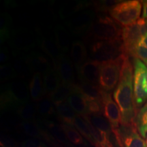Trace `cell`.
<instances>
[{
	"instance_id": "cell-39",
	"label": "cell",
	"mask_w": 147,
	"mask_h": 147,
	"mask_svg": "<svg viewBox=\"0 0 147 147\" xmlns=\"http://www.w3.org/2000/svg\"><path fill=\"white\" fill-rule=\"evenodd\" d=\"M139 43L142 46H144V47H146L147 49V34H145L144 36L142 37V39H141Z\"/></svg>"
},
{
	"instance_id": "cell-16",
	"label": "cell",
	"mask_w": 147,
	"mask_h": 147,
	"mask_svg": "<svg viewBox=\"0 0 147 147\" xmlns=\"http://www.w3.org/2000/svg\"><path fill=\"white\" fill-rule=\"evenodd\" d=\"M35 42L31 33L26 31H19L13 34L12 38V47L15 49L16 53L29 51L34 47Z\"/></svg>"
},
{
	"instance_id": "cell-20",
	"label": "cell",
	"mask_w": 147,
	"mask_h": 147,
	"mask_svg": "<svg viewBox=\"0 0 147 147\" xmlns=\"http://www.w3.org/2000/svg\"><path fill=\"white\" fill-rule=\"evenodd\" d=\"M55 106L56 114L58 118L61 121V123L74 126V122L77 115L71 108L67 100L57 104Z\"/></svg>"
},
{
	"instance_id": "cell-21",
	"label": "cell",
	"mask_w": 147,
	"mask_h": 147,
	"mask_svg": "<svg viewBox=\"0 0 147 147\" xmlns=\"http://www.w3.org/2000/svg\"><path fill=\"white\" fill-rule=\"evenodd\" d=\"M44 88L45 95L49 97L57 89L61 80L54 68H51L43 75Z\"/></svg>"
},
{
	"instance_id": "cell-32",
	"label": "cell",
	"mask_w": 147,
	"mask_h": 147,
	"mask_svg": "<svg viewBox=\"0 0 147 147\" xmlns=\"http://www.w3.org/2000/svg\"><path fill=\"white\" fill-rule=\"evenodd\" d=\"M18 114L24 121H34L37 113V103L29 102L18 109Z\"/></svg>"
},
{
	"instance_id": "cell-22",
	"label": "cell",
	"mask_w": 147,
	"mask_h": 147,
	"mask_svg": "<svg viewBox=\"0 0 147 147\" xmlns=\"http://www.w3.org/2000/svg\"><path fill=\"white\" fill-rule=\"evenodd\" d=\"M55 42L61 52L65 53L69 50L71 44V36L68 31L62 25H58L55 27Z\"/></svg>"
},
{
	"instance_id": "cell-35",
	"label": "cell",
	"mask_w": 147,
	"mask_h": 147,
	"mask_svg": "<svg viewBox=\"0 0 147 147\" xmlns=\"http://www.w3.org/2000/svg\"><path fill=\"white\" fill-rule=\"evenodd\" d=\"M20 147H46L45 144L39 139L31 138L23 141Z\"/></svg>"
},
{
	"instance_id": "cell-18",
	"label": "cell",
	"mask_w": 147,
	"mask_h": 147,
	"mask_svg": "<svg viewBox=\"0 0 147 147\" xmlns=\"http://www.w3.org/2000/svg\"><path fill=\"white\" fill-rule=\"evenodd\" d=\"M29 91L33 102H38L46 97L44 88L43 75L34 74L29 82Z\"/></svg>"
},
{
	"instance_id": "cell-14",
	"label": "cell",
	"mask_w": 147,
	"mask_h": 147,
	"mask_svg": "<svg viewBox=\"0 0 147 147\" xmlns=\"http://www.w3.org/2000/svg\"><path fill=\"white\" fill-rule=\"evenodd\" d=\"M25 56L33 75L34 74H41L44 75L52 68L47 59L41 53L30 51L25 54Z\"/></svg>"
},
{
	"instance_id": "cell-40",
	"label": "cell",
	"mask_w": 147,
	"mask_h": 147,
	"mask_svg": "<svg viewBox=\"0 0 147 147\" xmlns=\"http://www.w3.org/2000/svg\"><path fill=\"white\" fill-rule=\"evenodd\" d=\"M144 63H146V65H147V61H145V62H144Z\"/></svg>"
},
{
	"instance_id": "cell-8",
	"label": "cell",
	"mask_w": 147,
	"mask_h": 147,
	"mask_svg": "<svg viewBox=\"0 0 147 147\" xmlns=\"http://www.w3.org/2000/svg\"><path fill=\"white\" fill-rule=\"evenodd\" d=\"M90 51L92 59L100 63L115 59L123 54L122 40L97 41L91 45Z\"/></svg>"
},
{
	"instance_id": "cell-41",
	"label": "cell",
	"mask_w": 147,
	"mask_h": 147,
	"mask_svg": "<svg viewBox=\"0 0 147 147\" xmlns=\"http://www.w3.org/2000/svg\"><path fill=\"white\" fill-rule=\"evenodd\" d=\"M146 144H147V137H146Z\"/></svg>"
},
{
	"instance_id": "cell-24",
	"label": "cell",
	"mask_w": 147,
	"mask_h": 147,
	"mask_svg": "<svg viewBox=\"0 0 147 147\" xmlns=\"http://www.w3.org/2000/svg\"><path fill=\"white\" fill-rule=\"evenodd\" d=\"M38 42L42 51L52 59L53 63L59 58L61 54H63L58 48L55 40L54 41L51 38H41L38 39Z\"/></svg>"
},
{
	"instance_id": "cell-26",
	"label": "cell",
	"mask_w": 147,
	"mask_h": 147,
	"mask_svg": "<svg viewBox=\"0 0 147 147\" xmlns=\"http://www.w3.org/2000/svg\"><path fill=\"white\" fill-rule=\"evenodd\" d=\"M89 122L99 131L104 132L108 135L113 131V128L109 121L103 115L100 114H91L84 116Z\"/></svg>"
},
{
	"instance_id": "cell-33",
	"label": "cell",
	"mask_w": 147,
	"mask_h": 147,
	"mask_svg": "<svg viewBox=\"0 0 147 147\" xmlns=\"http://www.w3.org/2000/svg\"><path fill=\"white\" fill-rule=\"evenodd\" d=\"M16 76L13 66L10 63H5L0 67V81L5 82L12 79L16 78Z\"/></svg>"
},
{
	"instance_id": "cell-17",
	"label": "cell",
	"mask_w": 147,
	"mask_h": 147,
	"mask_svg": "<svg viewBox=\"0 0 147 147\" xmlns=\"http://www.w3.org/2000/svg\"><path fill=\"white\" fill-rule=\"evenodd\" d=\"M70 55L72 63L76 69L85 63L88 60L87 51L84 42L80 40L73 42L71 46Z\"/></svg>"
},
{
	"instance_id": "cell-5",
	"label": "cell",
	"mask_w": 147,
	"mask_h": 147,
	"mask_svg": "<svg viewBox=\"0 0 147 147\" xmlns=\"http://www.w3.org/2000/svg\"><path fill=\"white\" fill-rule=\"evenodd\" d=\"M123 54L113 60L101 63L99 87L103 91L110 93L115 89L120 79Z\"/></svg>"
},
{
	"instance_id": "cell-25",
	"label": "cell",
	"mask_w": 147,
	"mask_h": 147,
	"mask_svg": "<svg viewBox=\"0 0 147 147\" xmlns=\"http://www.w3.org/2000/svg\"><path fill=\"white\" fill-rule=\"evenodd\" d=\"M45 124L47 127V131H49V134L53 138V140L57 141L58 142L66 146H70L71 144L66 137L65 132L62 129L61 126L55 124L51 121H45Z\"/></svg>"
},
{
	"instance_id": "cell-34",
	"label": "cell",
	"mask_w": 147,
	"mask_h": 147,
	"mask_svg": "<svg viewBox=\"0 0 147 147\" xmlns=\"http://www.w3.org/2000/svg\"><path fill=\"white\" fill-rule=\"evenodd\" d=\"M11 19L8 14H2L1 17V42H4L10 36Z\"/></svg>"
},
{
	"instance_id": "cell-31",
	"label": "cell",
	"mask_w": 147,
	"mask_h": 147,
	"mask_svg": "<svg viewBox=\"0 0 147 147\" xmlns=\"http://www.w3.org/2000/svg\"><path fill=\"white\" fill-rule=\"evenodd\" d=\"M37 113L44 117H50L56 113L55 106L49 97H45L37 102Z\"/></svg>"
},
{
	"instance_id": "cell-3",
	"label": "cell",
	"mask_w": 147,
	"mask_h": 147,
	"mask_svg": "<svg viewBox=\"0 0 147 147\" xmlns=\"http://www.w3.org/2000/svg\"><path fill=\"white\" fill-rule=\"evenodd\" d=\"M142 3L138 0L125 1L116 3L108 12L114 21L124 27L134 25L140 19Z\"/></svg>"
},
{
	"instance_id": "cell-7",
	"label": "cell",
	"mask_w": 147,
	"mask_h": 147,
	"mask_svg": "<svg viewBox=\"0 0 147 147\" xmlns=\"http://www.w3.org/2000/svg\"><path fill=\"white\" fill-rule=\"evenodd\" d=\"M134 93L136 107L138 110L147 102V67L138 59L134 61Z\"/></svg>"
},
{
	"instance_id": "cell-23",
	"label": "cell",
	"mask_w": 147,
	"mask_h": 147,
	"mask_svg": "<svg viewBox=\"0 0 147 147\" xmlns=\"http://www.w3.org/2000/svg\"><path fill=\"white\" fill-rule=\"evenodd\" d=\"M74 127L80 132L86 140H87L92 146H94V141L91 136L90 129V122L87 117L77 115L74 122Z\"/></svg>"
},
{
	"instance_id": "cell-15",
	"label": "cell",
	"mask_w": 147,
	"mask_h": 147,
	"mask_svg": "<svg viewBox=\"0 0 147 147\" xmlns=\"http://www.w3.org/2000/svg\"><path fill=\"white\" fill-rule=\"evenodd\" d=\"M67 102L76 115L86 116L88 114L87 99L75 84L67 99Z\"/></svg>"
},
{
	"instance_id": "cell-9",
	"label": "cell",
	"mask_w": 147,
	"mask_h": 147,
	"mask_svg": "<svg viewBox=\"0 0 147 147\" xmlns=\"http://www.w3.org/2000/svg\"><path fill=\"white\" fill-rule=\"evenodd\" d=\"M95 20V13L91 10H85L74 15L66 23L69 31L76 36L87 35Z\"/></svg>"
},
{
	"instance_id": "cell-30",
	"label": "cell",
	"mask_w": 147,
	"mask_h": 147,
	"mask_svg": "<svg viewBox=\"0 0 147 147\" xmlns=\"http://www.w3.org/2000/svg\"><path fill=\"white\" fill-rule=\"evenodd\" d=\"M73 86L68 85L63 82L61 83L57 89L49 96L55 106L67 100L72 90Z\"/></svg>"
},
{
	"instance_id": "cell-4",
	"label": "cell",
	"mask_w": 147,
	"mask_h": 147,
	"mask_svg": "<svg viewBox=\"0 0 147 147\" xmlns=\"http://www.w3.org/2000/svg\"><path fill=\"white\" fill-rule=\"evenodd\" d=\"M123 28L109 16H101L95 19L87 36L97 41H118L121 40Z\"/></svg>"
},
{
	"instance_id": "cell-27",
	"label": "cell",
	"mask_w": 147,
	"mask_h": 147,
	"mask_svg": "<svg viewBox=\"0 0 147 147\" xmlns=\"http://www.w3.org/2000/svg\"><path fill=\"white\" fill-rule=\"evenodd\" d=\"M61 126L65 132L66 137L68 139L69 142L72 143L73 144L76 145V146L84 147L87 146L85 139L74 127L63 123L61 124Z\"/></svg>"
},
{
	"instance_id": "cell-37",
	"label": "cell",
	"mask_w": 147,
	"mask_h": 147,
	"mask_svg": "<svg viewBox=\"0 0 147 147\" xmlns=\"http://www.w3.org/2000/svg\"><path fill=\"white\" fill-rule=\"evenodd\" d=\"M1 146L2 147H14L15 144L12 139L8 137L3 136L1 140Z\"/></svg>"
},
{
	"instance_id": "cell-1",
	"label": "cell",
	"mask_w": 147,
	"mask_h": 147,
	"mask_svg": "<svg viewBox=\"0 0 147 147\" xmlns=\"http://www.w3.org/2000/svg\"><path fill=\"white\" fill-rule=\"evenodd\" d=\"M114 100L121 113V125L134 124L138 110L134 93V67L127 55L123 54L120 79L113 92Z\"/></svg>"
},
{
	"instance_id": "cell-19",
	"label": "cell",
	"mask_w": 147,
	"mask_h": 147,
	"mask_svg": "<svg viewBox=\"0 0 147 147\" xmlns=\"http://www.w3.org/2000/svg\"><path fill=\"white\" fill-rule=\"evenodd\" d=\"M12 66L15 71L16 78H19L23 80L28 78L32 74L29 64L27 63L25 54L15 53Z\"/></svg>"
},
{
	"instance_id": "cell-10",
	"label": "cell",
	"mask_w": 147,
	"mask_h": 147,
	"mask_svg": "<svg viewBox=\"0 0 147 147\" xmlns=\"http://www.w3.org/2000/svg\"><path fill=\"white\" fill-rule=\"evenodd\" d=\"M122 147H146L144 140L138 133L135 123L121 125L117 129Z\"/></svg>"
},
{
	"instance_id": "cell-28",
	"label": "cell",
	"mask_w": 147,
	"mask_h": 147,
	"mask_svg": "<svg viewBox=\"0 0 147 147\" xmlns=\"http://www.w3.org/2000/svg\"><path fill=\"white\" fill-rule=\"evenodd\" d=\"M79 90L90 100H102V92L100 87L88 82H80L77 84Z\"/></svg>"
},
{
	"instance_id": "cell-13",
	"label": "cell",
	"mask_w": 147,
	"mask_h": 147,
	"mask_svg": "<svg viewBox=\"0 0 147 147\" xmlns=\"http://www.w3.org/2000/svg\"><path fill=\"white\" fill-rule=\"evenodd\" d=\"M53 65L54 69L57 72L61 82L68 85H74V71L71 59L63 53L59 58L53 63Z\"/></svg>"
},
{
	"instance_id": "cell-36",
	"label": "cell",
	"mask_w": 147,
	"mask_h": 147,
	"mask_svg": "<svg viewBox=\"0 0 147 147\" xmlns=\"http://www.w3.org/2000/svg\"><path fill=\"white\" fill-rule=\"evenodd\" d=\"M9 59H10V55H9L8 49L5 48H1L0 49V63L1 65L8 63Z\"/></svg>"
},
{
	"instance_id": "cell-2",
	"label": "cell",
	"mask_w": 147,
	"mask_h": 147,
	"mask_svg": "<svg viewBox=\"0 0 147 147\" xmlns=\"http://www.w3.org/2000/svg\"><path fill=\"white\" fill-rule=\"evenodd\" d=\"M29 87L22 79L14 80L3 87L1 95V109H19L29 103Z\"/></svg>"
},
{
	"instance_id": "cell-38",
	"label": "cell",
	"mask_w": 147,
	"mask_h": 147,
	"mask_svg": "<svg viewBox=\"0 0 147 147\" xmlns=\"http://www.w3.org/2000/svg\"><path fill=\"white\" fill-rule=\"evenodd\" d=\"M143 11H142V18L146 19L147 21V1H142Z\"/></svg>"
},
{
	"instance_id": "cell-12",
	"label": "cell",
	"mask_w": 147,
	"mask_h": 147,
	"mask_svg": "<svg viewBox=\"0 0 147 147\" xmlns=\"http://www.w3.org/2000/svg\"><path fill=\"white\" fill-rule=\"evenodd\" d=\"M100 65L101 63L97 61L92 59H88L77 69L80 82H88L99 86Z\"/></svg>"
},
{
	"instance_id": "cell-11",
	"label": "cell",
	"mask_w": 147,
	"mask_h": 147,
	"mask_svg": "<svg viewBox=\"0 0 147 147\" xmlns=\"http://www.w3.org/2000/svg\"><path fill=\"white\" fill-rule=\"evenodd\" d=\"M103 115L108 119L113 129H117L121 125V113L118 105L113 100L111 93L102 92Z\"/></svg>"
},
{
	"instance_id": "cell-29",
	"label": "cell",
	"mask_w": 147,
	"mask_h": 147,
	"mask_svg": "<svg viewBox=\"0 0 147 147\" xmlns=\"http://www.w3.org/2000/svg\"><path fill=\"white\" fill-rule=\"evenodd\" d=\"M134 123L139 134L145 138L147 134V102L138 110Z\"/></svg>"
},
{
	"instance_id": "cell-6",
	"label": "cell",
	"mask_w": 147,
	"mask_h": 147,
	"mask_svg": "<svg viewBox=\"0 0 147 147\" xmlns=\"http://www.w3.org/2000/svg\"><path fill=\"white\" fill-rule=\"evenodd\" d=\"M146 34L147 21L143 18H140L134 25L123 27L121 35L123 54L133 57L136 48Z\"/></svg>"
}]
</instances>
